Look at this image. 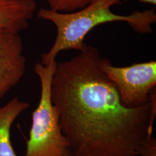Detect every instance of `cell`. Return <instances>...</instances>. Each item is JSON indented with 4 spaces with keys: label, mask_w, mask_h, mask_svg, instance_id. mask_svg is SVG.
<instances>
[{
    "label": "cell",
    "mask_w": 156,
    "mask_h": 156,
    "mask_svg": "<svg viewBox=\"0 0 156 156\" xmlns=\"http://www.w3.org/2000/svg\"><path fill=\"white\" fill-rule=\"evenodd\" d=\"M79 51L57 62L51 85L70 156H140L153 131L156 89L145 105L124 106L98 50L85 44Z\"/></svg>",
    "instance_id": "cell-1"
},
{
    "label": "cell",
    "mask_w": 156,
    "mask_h": 156,
    "mask_svg": "<svg viewBox=\"0 0 156 156\" xmlns=\"http://www.w3.org/2000/svg\"><path fill=\"white\" fill-rule=\"evenodd\" d=\"M122 0H91L88 5L76 11L64 13L50 9H41L40 19L49 21L56 27V39L50 50L42 55L41 63L48 65L55 61L58 54L64 50L80 51L86 44V35L95 27L107 23H127L135 31L149 33L151 25L156 22V9L134 11L128 15H117L112 11V6L120 4Z\"/></svg>",
    "instance_id": "cell-2"
},
{
    "label": "cell",
    "mask_w": 156,
    "mask_h": 156,
    "mask_svg": "<svg viewBox=\"0 0 156 156\" xmlns=\"http://www.w3.org/2000/svg\"><path fill=\"white\" fill-rule=\"evenodd\" d=\"M57 62L37 63L35 73L41 83L38 105L32 123L24 156H70L69 144L62 131L59 114L51 97V85Z\"/></svg>",
    "instance_id": "cell-3"
},
{
    "label": "cell",
    "mask_w": 156,
    "mask_h": 156,
    "mask_svg": "<svg viewBox=\"0 0 156 156\" xmlns=\"http://www.w3.org/2000/svg\"><path fill=\"white\" fill-rule=\"evenodd\" d=\"M102 69L116 87L124 106H142L151 100V93L156 87V62L115 67L103 58Z\"/></svg>",
    "instance_id": "cell-4"
},
{
    "label": "cell",
    "mask_w": 156,
    "mask_h": 156,
    "mask_svg": "<svg viewBox=\"0 0 156 156\" xmlns=\"http://www.w3.org/2000/svg\"><path fill=\"white\" fill-rule=\"evenodd\" d=\"M20 34L0 29V100L22 79L26 68Z\"/></svg>",
    "instance_id": "cell-5"
},
{
    "label": "cell",
    "mask_w": 156,
    "mask_h": 156,
    "mask_svg": "<svg viewBox=\"0 0 156 156\" xmlns=\"http://www.w3.org/2000/svg\"><path fill=\"white\" fill-rule=\"evenodd\" d=\"M36 8L34 0H0V29L20 34L28 27Z\"/></svg>",
    "instance_id": "cell-6"
},
{
    "label": "cell",
    "mask_w": 156,
    "mask_h": 156,
    "mask_svg": "<svg viewBox=\"0 0 156 156\" xmlns=\"http://www.w3.org/2000/svg\"><path fill=\"white\" fill-rule=\"evenodd\" d=\"M30 106L28 102L16 97L0 107V156H17L11 140L12 126Z\"/></svg>",
    "instance_id": "cell-7"
},
{
    "label": "cell",
    "mask_w": 156,
    "mask_h": 156,
    "mask_svg": "<svg viewBox=\"0 0 156 156\" xmlns=\"http://www.w3.org/2000/svg\"><path fill=\"white\" fill-rule=\"evenodd\" d=\"M50 9L58 12L68 13L80 9L88 5L91 0H43Z\"/></svg>",
    "instance_id": "cell-8"
},
{
    "label": "cell",
    "mask_w": 156,
    "mask_h": 156,
    "mask_svg": "<svg viewBox=\"0 0 156 156\" xmlns=\"http://www.w3.org/2000/svg\"><path fill=\"white\" fill-rule=\"evenodd\" d=\"M140 156H156V140L154 136L146 140L140 151Z\"/></svg>",
    "instance_id": "cell-9"
},
{
    "label": "cell",
    "mask_w": 156,
    "mask_h": 156,
    "mask_svg": "<svg viewBox=\"0 0 156 156\" xmlns=\"http://www.w3.org/2000/svg\"><path fill=\"white\" fill-rule=\"evenodd\" d=\"M138 1L140 3L148 4L153 6H156V0H138Z\"/></svg>",
    "instance_id": "cell-10"
}]
</instances>
